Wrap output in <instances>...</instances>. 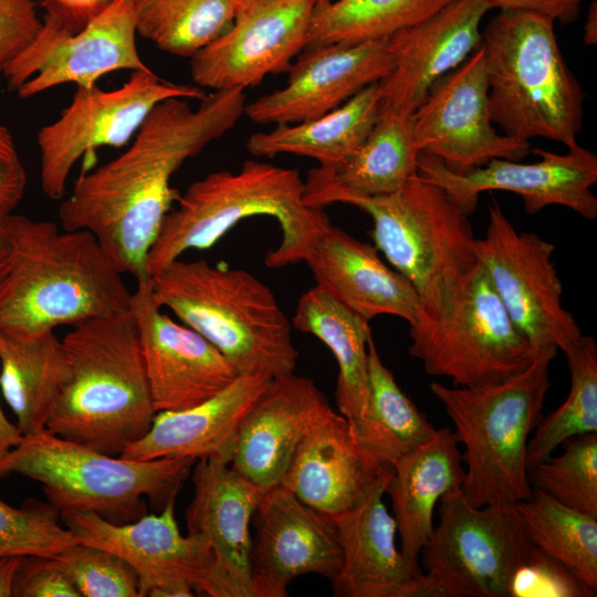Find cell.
<instances>
[{
  "label": "cell",
  "mask_w": 597,
  "mask_h": 597,
  "mask_svg": "<svg viewBox=\"0 0 597 597\" xmlns=\"http://www.w3.org/2000/svg\"><path fill=\"white\" fill-rule=\"evenodd\" d=\"M8 228L0 332L33 337L132 310L133 293L91 232L12 213Z\"/></svg>",
  "instance_id": "cell-2"
},
{
  "label": "cell",
  "mask_w": 597,
  "mask_h": 597,
  "mask_svg": "<svg viewBox=\"0 0 597 597\" xmlns=\"http://www.w3.org/2000/svg\"><path fill=\"white\" fill-rule=\"evenodd\" d=\"M412 117L420 154L457 174L494 158L520 161L530 150V142L500 135L492 125L482 44L431 87Z\"/></svg>",
  "instance_id": "cell-15"
},
{
  "label": "cell",
  "mask_w": 597,
  "mask_h": 597,
  "mask_svg": "<svg viewBox=\"0 0 597 597\" xmlns=\"http://www.w3.org/2000/svg\"><path fill=\"white\" fill-rule=\"evenodd\" d=\"M541 160L533 164L494 158L463 174L449 170L433 156L420 154L417 175L442 188L467 213L471 214L484 191L503 190L519 195L527 213L558 205L587 220L597 218V197L591 187L597 181V156L575 143L567 153L556 154L535 148Z\"/></svg>",
  "instance_id": "cell-18"
},
{
  "label": "cell",
  "mask_w": 597,
  "mask_h": 597,
  "mask_svg": "<svg viewBox=\"0 0 597 597\" xmlns=\"http://www.w3.org/2000/svg\"><path fill=\"white\" fill-rule=\"evenodd\" d=\"M380 109L379 84H370L343 105L316 118L275 125L270 132L252 134L248 150L260 157L292 154L310 157L320 167L342 166L373 128Z\"/></svg>",
  "instance_id": "cell-31"
},
{
  "label": "cell",
  "mask_w": 597,
  "mask_h": 597,
  "mask_svg": "<svg viewBox=\"0 0 597 597\" xmlns=\"http://www.w3.org/2000/svg\"><path fill=\"white\" fill-rule=\"evenodd\" d=\"M50 503L25 501L13 507L0 498V557H52L77 544Z\"/></svg>",
  "instance_id": "cell-40"
},
{
  "label": "cell",
  "mask_w": 597,
  "mask_h": 597,
  "mask_svg": "<svg viewBox=\"0 0 597 597\" xmlns=\"http://www.w3.org/2000/svg\"><path fill=\"white\" fill-rule=\"evenodd\" d=\"M453 0H322L315 7L306 48L387 38Z\"/></svg>",
  "instance_id": "cell-35"
},
{
  "label": "cell",
  "mask_w": 597,
  "mask_h": 597,
  "mask_svg": "<svg viewBox=\"0 0 597 597\" xmlns=\"http://www.w3.org/2000/svg\"><path fill=\"white\" fill-rule=\"evenodd\" d=\"M0 157L10 159L18 157L13 137L2 125H0Z\"/></svg>",
  "instance_id": "cell-51"
},
{
  "label": "cell",
  "mask_w": 597,
  "mask_h": 597,
  "mask_svg": "<svg viewBox=\"0 0 597 597\" xmlns=\"http://www.w3.org/2000/svg\"><path fill=\"white\" fill-rule=\"evenodd\" d=\"M492 123L504 135L577 143L585 93L557 42L554 21L500 10L482 32Z\"/></svg>",
  "instance_id": "cell-6"
},
{
  "label": "cell",
  "mask_w": 597,
  "mask_h": 597,
  "mask_svg": "<svg viewBox=\"0 0 597 597\" xmlns=\"http://www.w3.org/2000/svg\"><path fill=\"white\" fill-rule=\"evenodd\" d=\"M191 478L186 525L187 533L206 540L213 555L208 596L253 597L250 524L262 491L219 459L197 460Z\"/></svg>",
  "instance_id": "cell-22"
},
{
  "label": "cell",
  "mask_w": 597,
  "mask_h": 597,
  "mask_svg": "<svg viewBox=\"0 0 597 597\" xmlns=\"http://www.w3.org/2000/svg\"><path fill=\"white\" fill-rule=\"evenodd\" d=\"M318 1H322V0H318Z\"/></svg>",
  "instance_id": "cell-54"
},
{
  "label": "cell",
  "mask_w": 597,
  "mask_h": 597,
  "mask_svg": "<svg viewBox=\"0 0 597 597\" xmlns=\"http://www.w3.org/2000/svg\"><path fill=\"white\" fill-rule=\"evenodd\" d=\"M42 25L33 0H0V75L33 43Z\"/></svg>",
  "instance_id": "cell-43"
},
{
  "label": "cell",
  "mask_w": 597,
  "mask_h": 597,
  "mask_svg": "<svg viewBox=\"0 0 597 597\" xmlns=\"http://www.w3.org/2000/svg\"><path fill=\"white\" fill-rule=\"evenodd\" d=\"M483 0H453L431 17L388 36L394 66L378 82L380 107L413 114L431 87L482 43Z\"/></svg>",
  "instance_id": "cell-23"
},
{
  "label": "cell",
  "mask_w": 597,
  "mask_h": 597,
  "mask_svg": "<svg viewBox=\"0 0 597 597\" xmlns=\"http://www.w3.org/2000/svg\"><path fill=\"white\" fill-rule=\"evenodd\" d=\"M271 379L240 374L220 392L193 407L157 412L148 432L121 457L219 459L230 463L241 423Z\"/></svg>",
  "instance_id": "cell-28"
},
{
  "label": "cell",
  "mask_w": 597,
  "mask_h": 597,
  "mask_svg": "<svg viewBox=\"0 0 597 597\" xmlns=\"http://www.w3.org/2000/svg\"><path fill=\"white\" fill-rule=\"evenodd\" d=\"M318 0H240L231 28L190 57L199 87L256 86L269 74L289 72L306 46Z\"/></svg>",
  "instance_id": "cell-17"
},
{
  "label": "cell",
  "mask_w": 597,
  "mask_h": 597,
  "mask_svg": "<svg viewBox=\"0 0 597 597\" xmlns=\"http://www.w3.org/2000/svg\"><path fill=\"white\" fill-rule=\"evenodd\" d=\"M304 201L314 209L339 202L373 220L375 247L415 286L420 303L479 262L469 213L437 185L411 177L388 195L362 196L304 182Z\"/></svg>",
  "instance_id": "cell-9"
},
{
  "label": "cell",
  "mask_w": 597,
  "mask_h": 597,
  "mask_svg": "<svg viewBox=\"0 0 597 597\" xmlns=\"http://www.w3.org/2000/svg\"><path fill=\"white\" fill-rule=\"evenodd\" d=\"M200 102L196 109L180 97L157 104L130 146L83 172L60 205L61 227L91 232L114 266L136 282L148 277V253L179 197L170 186L172 175L233 128L247 105L238 88L214 91Z\"/></svg>",
  "instance_id": "cell-1"
},
{
  "label": "cell",
  "mask_w": 597,
  "mask_h": 597,
  "mask_svg": "<svg viewBox=\"0 0 597 597\" xmlns=\"http://www.w3.org/2000/svg\"><path fill=\"white\" fill-rule=\"evenodd\" d=\"M8 271V261L7 259L3 261H0V286L6 277Z\"/></svg>",
  "instance_id": "cell-53"
},
{
  "label": "cell",
  "mask_w": 597,
  "mask_h": 597,
  "mask_svg": "<svg viewBox=\"0 0 597 597\" xmlns=\"http://www.w3.org/2000/svg\"><path fill=\"white\" fill-rule=\"evenodd\" d=\"M458 444L449 428L436 429L427 442L392 464L385 494L391 500L399 549L413 565L420 566V553L432 535L436 505L463 488L465 469Z\"/></svg>",
  "instance_id": "cell-29"
},
{
  "label": "cell",
  "mask_w": 597,
  "mask_h": 597,
  "mask_svg": "<svg viewBox=\"0 0 597 597\" xmlns=\"http://www.w3.org/2000/svg\"><path fill=\"white\" fill-rule=\"evenodd\" d=\"M392 66L388 36L306 48L292 63L286 85L247 104L244 113L261 125L310 121L380 82Z\"/></svg>",
  "instance_id": "cell-21"
},
{
  "label": "cell",
  "mask_w": 597,
  "mask_h": 597,
  "mask_svg": "<svg viewBox=\"0 0 597 597\" xmlns=\"http://www.w3.org/2000/svg\"><path fill=\"white\" fill-rule=\"evenodd\" d=\"M533 546L515 503L478 507L462 490L447 493L439 501V523L420 553L421 597H510Z\"/></svg>",
  "instance_id": "cell-11"
},
{
  "label": "cell",
  "mask_w": 597,
  "mask_h": 597,
  "mask_svg": "<svg viewBox=\"0 0 597 597\" xmlns=\"http://www.w3.org/2000/svg\"><path fill=\"white\" fill-rule=\"evenodd\" d=\"M78 543L116 554L136 572L139 597L208 596L213 555L201 536H184L175 517V502L158 514H144L127 523L111 522L88 511L61 514Z\"/></svg>",
  "instance_id": "cell-14"
},
{
  "label": "cell",
  "mask_w": 597,
  "mask_h": 597,
  "mask_svg": "<svg viewBox=\"0 0 597 597\" xmlns=\"http://www.w3.org/2000/svg\"><path fill=\"white\" fill-rule=\"evenodd\" d=\"M151 292L216 346L240 374L275 378L295 370L292 322L273 291L243 269L177 259L149 276Z\"/></svg>",
  "instance_id": "cell-5"
},
{
  "label": "cell",
  "mask_w": 597,
  "mask_h": 597,
  "mask_svg": "<svg viewBox=\"0 0 597 597\" xmlns=\"http://www.w3.org/2000/svg\"><path fill=\"white\" fill-rule=\"evenodd\" d=\"M491 9L540 13L562 24L574 22L580 11L582 0H483Z\"/></svg>",
  "instance_id": "cell-46"
},
{
  "label": "cell",
  "mask_w": 597,
  "mask_h": 597,
  "mask_svg": "<svg viewBox=\"0 0 597 597\" xmlns=\"http://www.w3.org/2000/svg\"><path fill=\"white\" fill-rule=\"evenodd\" d=\"M391 473L355 509L327 517L342 551V567L332 582L335 596L421 597L422 568L398 548L396 522L383 501Z\"/></svg>",
  "instance_id": "cell-25"
},
{
  "label": "cell",
  "mask_w": 597,
  "mask_h": 597,
  "mask_svg": "<svg viewBox=\"0 0 597 597\" xmlns=\"http://www.w3.org/2000/svg\"><path fill=\"white\" fill-rule=\"evenodd\" d=\"M251 522L253 597H285L291 582L307 574L337 577L342 551L332 522L282 484L261 494Z\"/></svg>",
  "instance_id": "cell-20"
},
{
  "label": "cell",
  "mask_w": 597,
  "mask_h": 597,
  "mask_svg": "<svg viewBox=\"0 0 597 597\" xmlns=\"http://www.w3.org/2000/svg\"><path fill=\"white\" fill-rule=\"evenodd\" d=\"M369 395L364 413L349 427L358 446L386 467L427 442L436 428L402 391L383 363L373 337L368 342Z\"/></svg>",
  "instance_id": "cell-34"
},
{
  "label": "cell",
  "mask_w": 597,
  "mask_h": 597,
  "mask_svg": "<svg viewBox=\"0 0 597 597\" xmlns=\"http://www.w3.org/2000/svg\"><path fill=\"white\" fill-rule=\"evenodd\" d=\"M166 214L148 253V277L188 250L213 247L243 219L274 218L281 241L265 264L281 268L303 261L314 237L329 222L322 209L304 201V181L295 169L245 160L240 170L214 171L192 182Z\"/></svg>",
  "instance_id": "cell-4"
},
{
  "label": "cell",
  "mask_w": 597,
  "mask_h": 597,
  "mask_svg": "<svg viewBox=\"0 0 597 597\" xmlns=\"http://www.w3.org/2000/svg\"><path fill=\"white\" fill-rule=\"evenodd\" d=\"M527 596L593 597L596 590L559 561L534 545L514 576L510 589V597Z\"/></svg>",
  "instance_id": "cell-42"
},
{
  "label": "cell",
  "mask_w": 597,
  "mask_h": 597,
  "mask_svg": "<svg viewBox=\"0 0 597 597\" xmlns=\"http://www.w3.org/2000/svg\"><path fill=\"white\" fill-rule=\"evenodd\" d=\"M136 33L133 0H113L73 34L44 17L36 39L3 76L21 98L66 83L90 87L109 72L147 67L137 51Z\"/></svg>",
  "instance_id": "cell-16"
},
{
  "label": "cell",
  "mask_w": 597,
  "mask_h": 597,
  "mask_svg": "<svg viewBox=\"0 0 597 597\" xmlns=\"http://www.w3.org/2000/svg\"><path fill=\"white\" fill-rule=\"evenodd\" d=\"M113 0H42L44 17L50 18L69 33L83 30L101 14Z\"/></svg>",
  "instance_id": "cell-45"
},
{
  "label": "cell",
  "mask_w": 597,
  "mask_h": 597,
  "mask_svg": "<svg viewBox=\"0 0 597 597\" xmlns=\"http://www.w3.org/2000/svg\"><path fill=\"white\" fill-rule=\"evenodd\" d=\"M196 461L109 455L43 428L22 436L0 461V478L18 473L41 483L61 514L88 511L127 523L146 514L144 496L159 511L175 502Z\"/></svg>",
  "instance_id": "cell-8"
},
{
  "label": "cell",
  "mask_w": 597,
  "mask_h": 597,
  "mask_svg": "<svg viewBox=\"0 0 597 597\" xmlns=\"http://www.w3.org/2000/svg\"><path fill=\"white\" fill-rule=\"evenodd\" d=\"M22 556L0 557V597H12L17 573Z\"/></svg>",
  "instance_id": "cell-48"
},
{
  "label": "cell",
  "mask_w": 597,
  "mask_h": 597,
  "mask_svg": "<svg viewBox=\"0 0 597 597\" xmlns=\"http://www.w3.org/2000/svg\"><path fill=\"white\" fill-rule=\"evenodd\" d=\"M14 597H81L52 557H23L15 576Z\"/></svg>",
  "instance_id": "cell-44"
},
{
  "label": "cell",
  "mask_w": 597,
  "mask_h": 597,
  "mask_svg": "<svg viewBox=\"0 0 597 597\" xmlns=\"http://www.w3.org/2000/svg\"><path fill=\"white\" fill-rule=\"evenodd\" d=\"M555 247L534 232H519L493 200L476 255L510 318L540 352L566 353L584 335L562 303L563 284L553 261Z\"/></svg>",
  "instance_id": "cell-13"
},
{
  "label": "cell",
  "mask_w": 597,
  "mask_h": 597,
  "mask_svg": "<svg viewBox=\"0 0 597 597\" xmlns=\"http://www.w3.org/2000/svg\"><path fill=\"white\" fill-rule=\"evenodd\" d=\"M9 216L0 218V261L6 260L10 251L9 228H8Z\"/></svg>",
  "instance_id": "cell-52"
},
{
  "label": "cell",
  "mask_w": 597,
  "mask_h": 597,
  "mask_svg": "<svg viewBox=\"0 0 597 597\" xmlns=\"http://www.w3.org/2000/svg\"><path fill=\"white\" fill-rule=\"evenodd\" d=\"M391 470L358 446L348 420L329 407L302 438L280 484L320 514L333 517L359 505Z\"/></svg>",
  "instance_id": "cell-24"
},
{
  "label": "cell",
  "mask_w": 597,
  "mask_h": 597,
  "mask_svg": "<svg viewBox=\"0 0 597 597\" xmlns=\"http://www.w3.org/2000/svg\"><path fill=\"white\" fill-rule=\"evenodd\" d=\"M63 338L69 375L45 428L109 455H121L157 413L130 311L73 325Z\"/></svg>",
  "instance_id": "cell-3"
},
{
  "label": "cell",
  "mask_w": 597,
  "mask_h": 597,
  "mask_svg": "<svg viewBox=\"0 0 597 597\" xmlns=\"http://www.w3.org/2000/svg\"><path fill=\"white\" fill-rule=\"evenodd\" d=\"M532 489L530 499L515 503L530 541L597 591V516Z\"/></svg>",
  "instance_id": "cell-36"
},
{
  "label": "cell",
  "mask_w": 597,
  "mask_h": 597,
  "mask_svg": "<svg viewBox=\"0 0 597 597\" xmlns=\"http://www.w3.org/2000/svg\"><path fill=\"white\" fill-rule=\"evenodd\" d=\"M570 373V389L565 401L543 416L526 448V469L552 455L567 439L597 432V343L590 335L564 353Z\"/></svg>",
  "instance_id": "cell-38"
},
{
  "label": "cell",
  "mask_w": 597,
  "mask_h": 597,
  "mask_svg": "<svg viewBox=\"0 0 597 597\" xmlns=\"http://www.w3.org/2000/svg\"><path fill=\"white\" fill-rule=\"evenodd\" d=\"M409 336L408 352L423 370L458 387L505 381L538 353L510 318L480 262L420 303Z\"/></svg>",
  "instance_id": "cell-10"
},
{
  "label": "cell",
  "mask_w": 597,
  "mask_h": 597,
  "mask_svg": "<svg viewBox=\"0 0 597 597\" xmlns=\"http://www.w3.org/2000/svg\"><path fill=\"white\" fill-rule=\"evenodd\" d=\"M554 347L540 350L530 366L510 379L480 387L430 384L463 444L462 492L474 506L516 503L531 498L526 469L528 440L543 417L551 387Z\"/></svg>",
  "instance_id": "cell-7"
},
{
  "label": "cell",
  "mask_w": 597,
  "mask_h": 597,
  "mask_svg": "<svg viewBox=\"0 0 597 597\" xmlns=\"http://www.w3.org/2000/svg\"><path fill=\"white\" fill-rule=\"evenodd\" d=\"M329 407L310 378H272L241 423L231 468L262 493L279 485L302 438Z\"/></svg>",
  "instance_id": "cell-26"
},
{
  "label": "cell",
  "mask_w": 597,
  "mask_h": 597,
  "mask_svg": "<svg viewBox=\"0 0 597 597\" xmlns=\"http://www.w3.org/2000/svg\"><path fill=\"white\" fill-rule=\"evenodd\" d=\"M419 155L412 114L380 107L373 128L342 166H318L304 182L354 195H388L417 175Z\"/></svg>",
  "instance_id": "cell-30"
},
{
  "label": "cell",
  "mask_w": 597,
  "mask_h": 597,
  "mask_svg": "<svg viewBox=\"0 0 597 597\" xmlns=\"http://www.w3.org/2000/svg\"><path fill=\"white\" fill-rule=\"evenodd\" d=\"M52 558L81 597H139L136 572L112 552L77 543Z\"/></svg>",
  "instance_id": "cell-41"
},
{
  "label": "cell",
  "mask_w": 597,
  "mask_h": 597,
  "mask_svg": "<svg viewBox=\"0 0 597 597\" xmlns=\"http://www.w3.org/2000/svg\"><path fill=\"white\" fill-rule=\"evenodd\" d=\"M303 261L316 285L366 321L392 315L411 324L420 298L411 282L362 242L327 222L314 237Z\"/></svg>",
  "instance_id": "cell-27"
},
{
  "label": "cell",
  "mask_w": 597,
  "mask_h": 597,
  "mask_svg": "<svg viewBox=\"0 0 597 597\" xmlns=\"http://www.w3.org/2000/svg\"><path fill=\"white\" fill-rule=\"evenodd\" d=\"M240 0H133L136 32L160 50L191 57L227 32Z\"/></svg>",
  "instance_id": "cell-37"
},
{
  "label": "cell",
  "mask_w": 597,
  "mask_h": 597,
  "mask_svg": "<svg viewBox=\"0 0 597 597\" xmlns=\"http://www.w3.org/2000/svg\"><path fill=\"white\" fill-rule=\"evenodd\" d=\"M22 433L4 415L0 404V461L20 442Z\"/></svg>",
  "instance_id": "cell-49"
},
{
  "label": "cell",
  "mask_w": 597,
  "mask_h": 597,
  "mask_svg": "<svg viewBox=\"0 0 597 597\" xmlns=\"http://www.w3.org/2000/svg\"><path fill=\"white\" fill-rule=\"evenodd\" d=\"M205 96L201 87L165 81L148 67L133 71L116 90L104 91L96 84L76 86L60 117L38 133L43 192L52 200L62 199L81 157L100 147L126 145L160 102L171 97L200 101Z\"/></svg>",
  "instance_id": "cell-12"
},
{
  "label": "cell",
  "mask_w": 597,
  "mask_h": 597,
  "mask_svg": "<svg viewBox=\"0 0 597 597\" xmlns=\"http://www.w3.org/2000/svg\"><path fill=\"white\" fill-rule=\"evenodd\" d=\"M27 185V174L19 157H0V218L12 213L21 201Z\"/></svg>",
  "instance_id": "cell-47"
},
{
  "label": "cell",
  "mask_w": 597,
  "mask_h": 597,
  "mask_svg": "<svg viewBox=\"0 0 597 597\" xmlns=\"http://www.w3.org/2000/svg\"><path fill=\"white\" fill-rule=\"evenodd\" d=\"M293 328L321 339L338 365L335 399L341 413L355 421L368 402L369 322L335 300L318 285L298 298Z\"/></svg>",
  "instance_id": "cell-32"
},
{
  "label": "cell",
  "mask_w": 597,
  "mask_h": 597,
  "mask_svg": "<svg viewBox=\"0 0 597 597\" xmlns=\"http://www.w3.org/2000/svg\"><path fill=\"white\" fill-rule=\"evenodd\" d=\"M584 43L595 45L597 43V4L591 2L584 23Z\"/></svg>",
  "instance_id": "cell-50"
},
{
  "label": "cell",
  "mask_w": 597,
  "mask_h": 597,
  "mask_svg": "<svg viewBox=\"0 0 597 597\" xmlns=\"http://www.w3.org/2000/svg\"><path fill=\"white\" fill-rule=\"evenodd\" d=\"M564 451L528 471L531 486L565 506L597 516V432L567 439Z\"/></svg>",
  "instance_id": "cell-39"
},
{
  "label": "cell",
  "mask_w": 597,
  "mask_h": 597,
  "mask_svg": "<svg viewBox=\"0 0 597 597\" xmlns=\"http://www.w3.org/2000/svg\"><path fill=\"white\" fill-rule=\"evenodd\" d=\"M132 312L157 412L193 407L220 392L240 375L208 339L161 312L149 277L137 282Z\"/></svg>",
  "instance_id": "cell-19"
},
{
  "label": "cell",
  "mask_w": 597,
  "mask_h": 597,
  "mask_svg": "<svg viewBox=\"0 0 597 597\" xmlns=\"http://www.w3.org/2000/svg\"><path fill=\"white\" fill-rule=\"evenodd\" d=\"M67 375V355L53 331L33 337L0 332V391L22 436L45 428Z\"/></svg>",
  "instance_id": "cell-33"
}]
</instances>
